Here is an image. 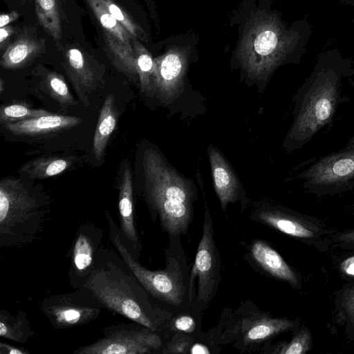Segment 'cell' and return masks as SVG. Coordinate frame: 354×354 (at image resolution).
<instances>
[{
	"label": "cell",
	"instance_id": "27",
	"mask_svg": "<svg viewBox=\"0 0 354 354\" xmlns=\"http://www.w3.org/2000/svg\"><path fill=\"white\" fill-rule=\"evenodd\" d=\"M136 44L137 53L136 66L139 75L140 87L143 93H149L153 90V83L151 76L154 73V64L151 57L141 47Z\"/></svg>",
	"mask_w": 354,
	"mask_h": 354
},
{
	"label": "cell",
	"instance_id": "36",
	"mask_svg": "<svg viewBox=\"0 0 354 354\" xmlns=\"http://www.w3.org/2000/svg\"><path fill=\"white\" fill-rule=\"evenodd\" d=\"M19 17V14L16 11H12L9 13L2 14L0 15V28L8 26V24L16 20Z\"/></svg>",
	"mask_w": 354,
	"mask_h": 354
},
{
	"label": "cell",
	"instance_id": "13",
	"mask_svg": "<svg viewBox=\"0 0 354 354\" xmlns=\"http://www.w3.org/2000/svg\"><path fill=\"white\" fill-rule=\"evenodd\" d=\"M80 118L50 114L10 122L3 125L9 132L19 136H37L60 131L78 125Z\"/></svg>",
	"mask_w": 354,
	"mask_h": 354
},
{
	"label": "cell",
	"instance_id": "21",
	"mask_svg": "<svg viewBox=\"0 0 354 354\" xmlns=\"http://www.w3.org/2000/svg\"><path fill=\"white\" fill-rule=\"evenodd\" d=\"M295 322L287 319L261 317L251 324L248 320L243 322V339L246 343L259 342L272 335L292 328Z\"/></svg>",
	"mask_w": 354,
	"mask_h": 354
},
{
	"label": "cell",
	"instance_id": "34",
	"mask_svg": "<svg viewBox=\"0 0 354 354\" xmlns=\"http://www.w3.org/2000/svg\"><path fill=\"white\" fill-rule=\"evenodd\" d=\"M30 351L23 347L15 346L6 342H0V354H30Z\"/></svg>",
	"mask_w": 354,
	"mask_h": 354
},
{
	"label": "cell",
	"instance_id": "24",
	"mask_svg": "<svg viewBox=\"0 0 354 354\" xmlns=\"http://www.w3.org/2000/svg\"><path fill=\"white\" fill-rule=\"evenodd\" d=\"M44 82L46 90L55 101L65 106L75 104V99L61 75L50 72L46 75Z\"/></svg>",
	"mask_w": 354,
	"mask_h": 354
},
{
	"label": "cell",
	"instance_id": "17",
	"mask_svg": "<svg viewBox=\"0 0 354 354\" xmlns=\"http://www.w3.org/2000/svg\"><path fill=\"white\" fill-rule=\"evenodd\" d=\"M182 68L179 56L171 53L166 55L154 66L153 87L163 99H169L175 95Z\"/></svg>",
	"mask_w": 354,
	"mask_h": 354
},
{
	"label": "cell",
	"instance_id": "10",
	"mask_svg": "<svg viewBox=\"0 0 354 354\" xmlns=\"http://www.w3.org/2000/svg\"><path fill=\"white\" fill-rule=\"evenodd\" d=\"M103 230L92 223L82 224L77 229L67 254L70 259L68 276L73 288H82L86 282L103 247Z\"/></svg>",
	"mask_w": 354,
	"mask_h": 354
},
{
	"label": "cell",
	"instance_id": "28",
	"mask_svg": "<svg viewBox=\"0 0 354 354\" xmlns=\"http://www.w3.org/2000/svg\"><path fill=\"white\" fill-rule=\"evenodd\" d=\"M313 339L310 331L303 326L288 343L279 344L274 353L279 354H304L312 346Z\"/></svg>",
	"mask_w": 354,
	"mask_h": 354
},
{
	"label": "cell",
	"instance_id": "37",
	"mask_svg": "<svg viewBox=\"0 0 354 354\" xmlns=\"http://www.w3.org/2000/svg\"><path fill=\"white\" fill-rule=\"evenodd\" d=\"M341 268L346 274L354 276V256L344 261L341 265Z\"/></svg>",
	"mask_w": 354,
	"mask_h": 354
},
{
	"label": "cell",
	"instance_id": "18",
	"mask_svg": "<svg viewBox=\"0 0 354 354\" xmlns=\"http://www.w3.org/2000/svg\"><path fill=\"white\" fill-rule=\"evenodd\" d=\"M44 47L43 41L30 36H21L7 47L0 64L7 69L20 68L39 55Z\"/></svg>",
	"mask_w": 354,
	"mask_h": 354
},
{
	"label": "cell",
	"instance_id": "23",
	"mask_svg": "<svg viewBox=\"0 0 354 354\" xmlns=\"http://www.w3.org/2000/svg\"><path fill=\"white\" fill-rule=\"evenodd\" d=\"M69 165L70 162L64 158H39L24 164L21 171L30 178L44 179L62 173Z\"/></svg>",
	"mask_w": 354,
	"mask_h": 354
},
{
	"label": "cell",
	"instance_id": "33",
	"mask_svg": "<svg viewBox=\"0 0 354 354\" xmlns=\"http://www.w3.org/2000/svg\"><path fill=\"white\" fill-rule=\"evenodd\" d=\"M174 327L178 330L191 333L195 329L196 324L192 317L183 315L175 320Z\"/></svg>",
	"mask_w": 354,
	"mask_h": 354
},
{
	"label": "cell",
	"instance_id": "3",
	"mask_svg": "<svg viewBox=\"0 0 354 354\" xmlns=\"http://www.w3.org/2000/svg\"><path fill=\"white\" fill-rule=\"evenodd\" d=\"M142 165L147 197L162 227L172 235L185 232L192 214L190 186L154 149L145 151Z\"/></svg>",
	"mask_w": 354,
	"mask_h": 354
},
{
	"label": "cell",
	"instance_id": "32",
	"mask_svg": "<svg viewBox=\"0 0 354 354\" xmlns=\"http://www.w3.org/2000/svg\"><path fill=\"white\" fill-rule=\"evenodd\" d=\"M333 243L341 248L354 251V228L336 232L333 236Z\"/></svg>",
	"mask_w": 354,
	"mask_h": 354
},
{
	"label": "cell",
	"instance_id": "30",
	"mask_svg": "<svg viewBox=\"0 0 354 354\" xmlns=\"http://www.w3.org/2000/svg\"><path fill=\"white\" fill-rule=\"evenodd\" d=\"M278 41L277 33L266 30L257 37L254 44L255 51L261 55H270L276 49Z\"/></svg>",
	"mask_w": 354,
	"mask_h": 354
},
{
	"label": "cell",
	"instance_id": "15",
	"mask_svg": "<svg viewBox=\"0 0 354 354\" xmlns=\"http://www.w3.org/2000/svg\"><path fill=\"white\" fill-rule=\"evenodd\" d=\"M251 252L255 261L270 274L288 282L292 286L300 287L297 274L281 256L267 243L256 241L252 246Z\"/></svg>",
	"mask_w": 354,
	"mask_h": 354
},
{
	"label": "cell",
	"instance_id": "7",
	"mask_svg": "<svg viewBox=\"0 0 354 354\" xmlns=\"http://www.w3.org/2000/svg\"><path fill=\"white\" fill-rule=\"evenodd\" d=\"M161 345L156 330L133 322L104 328L100 339L77 348L73 354H146Z\"/></svg>",
	"mask_w": 354,
	"mask_h": 354
},
{
	"label": "cell",
	"instance_id": "14",
	"mask_svg": "<svg viewBox=\"0 0 354 354\" xmlns=\"http://www.w3.org/2000/svg\"><path fill=\"white\" fill-rule=\"evenodd\" d=\"M209 155L214 188L222 207L234 201L238 195V181L221 153L214 147H209Z\"/></svg>",
	"mask_w": 354,
	"mask_h": 354
},
{
	"label": "cell",
	"instance_id": "2",
	"mask_svg": "<svg viewBox=\"0 0 354 354\" xmlns=\"http://www.w3.org/2000/svg\"><path fill=\"white\" fill-rule=\"evenodd\" d=\"M342 78L334 69L323 68L315 71L299 88L285 141L287 149H301L331 123L342 99Z\"/></svg>",
	"mask_w": 354,
	"mask_h": 354
},
{
	"label": "cell",
	"instance_id": "22",
	"mask_svg": "<svg viewBox=\"0 0 354 354\" xmlns=\"http://www.w3.org/2000/svg\"><path fill=\"white\" fill-rule=\"evenodd\" d=\"M39 23L55 41L62 37V19L57 0H35Z\"/></svg>",
	"mask_w": 354,
	"mask_h": 354
},
{
	"label": "cell",
	"instance_id": "31",
	"mask_svg": "<svg viewBox=\"0 0 354 354\" xmlns=\"http://www.w3.org/2000/svg\"><path fill=\"white\" fill-rule=\"evenodd\" d=\"M190 344L187 336L177 335L167 344L162 351L163 353H184L187 351Z\"/></svg>",
	"mask_w": 354,
	"mask_h": 354
},
{
	"label": "cell",
	"instance_id": "1",
	"mask_svg": "<svg viewBox=\"0 0 354 354\" xmlns=\"http://www.w3.org/2000/svg\"><path fill=\"white\" fill-rule=\"evenodd\" d=\"M83 287L90 290L104 308L156 331L149 292L118 252L102 248Z\"/></svg>",
	"mask_w": 354,
	"mask_h": 354
},
{
	"label": "cell",
	"instance_id": "16",
	"mask_svg": "<svg viewBox=\"0 0 354 354\" xmlns=\"http://www.w3.org/2000/svg\"><path fill=\"white\" fill-rule=\"evenodd\" d=\"M66 71L75 89L83 102L95 84L94 73L84 54L77 48H70L64 55Z\"/></svg>",
	"mask_w": 354,
	"mask_h": 354
},
{
	"label": "cell",
	"instance_id": "26",
	"mask_svg": "<svg viewBox=\"0 0 354 354\" xmlns=\"http://www.w3.org/2000/svg\"><path fill=\"white\" fill-rule=\"evenodd\" d=\"M51 113L44 109H35L23 104H14L3 106L0 111V122L2 125L24 120L48 115Z\"/></svg>",
	"mask_w": 354,
	"mask_h": 354
},
{
	"label": "cell",
	"instance_id": "9",
	"mask_svg": "<svg viewBox=\"0 0 354 354\" xmlns=\"http://www.w3.org/2000/svg\"><path fill=\"white\" fill-rule=\"evenodd\" d=\"M259 217L279 231L297 238L320 252L328 250L336 232L316 218L292 212L263 211Z\"/></svg>",
	"mask_w": 354,
	"mask_h": 354
},
{
	"label": "cell",
	"instance_id": "19",
	"mask_svg": "<svg viewBox=\"0 0 354 354\" xmlns=\"http://www.w3.org/2000/svg\"><path fill=\"white\" fill-rule=\"evenodd\" d=\"M118 117L115 97L113 94H108L100 111L93 137V152L97 160L102 158L109 138L116 127Z\"/></svg>",
	"mask_w": 354,
	"mask_h": 354
},
{
	"label": "cell",
	"instance_id": "8",
	"mask_svg": "<svg viewBox=\"0 0 354 354\" xmlns=\"http://www.w3.org/2000/svg\"><path fill=\"white\" fill-rule=\"evenodd\" d=\"M104 308L86 288L72 292L53 295L45 298L40 309L51 326L57 330L86 325L95 321Z\"/></svg>",
	"mask_w": 354,
	"mask_h": 354
},
{
	"label": "cell",
	"instance_id": "25",
	"mask_svg": "<svg viewBox=\"0 0 354 354\" xmlns=\"http://www.w3.org/2000/svg\"><path fill=\"white\" fill-rule=\"evenodd\" d=\"M336 308L339 321H342L347 331L354 330V284L344 287L337 297Z\"/></svg>",
	"mask_w": 354,
	"mask_h": 354
},
{
	"label": "cell",
	"instance_id": "5",
	"mask_svg": "<svg viewBox=\"0 0 354 354\" xmlns=\"http://www.w3.org/2000/svg\"><path fill=\"white\" fill-rule=\"evenodd\" d=\"M105 217L112 245L145 289L157 299L172 305H180L183 301V275L178 262L175 259L169 257L165 269L148 270L133 257L120 232L119 226L106 209Z\"/></svg>",
	"mask_w": 354,
	"mask_h": 354
},
{
	"label": "cell",
	"instance_id": "11",
	"mask_svg": "<svg viewBox=\"0 0 354 354\" xmlns=\"http://www.w3.org/2000/svg\"><path fill=\"white\" fill-rule=\"evenodd\" d=\"M216 248L214 240L212 221L206 212L203 227V234L198 244L195 263L192 269L189 287L191 299L194 280L198 277V297L208 302L212 295L215 282L217 263Z\"/></svg>",
	"mask_w": 354,
	"mask_h": 354
},
{
	"label": "cell",
	"instance_id": "20",
	"mask_svg": "<svg viewBox=\"0 0 354 354\" xmlns=\"http://www.w3.org/2000/svg\"><path fill=\"white\" fill-rule=\"evenodd\" d=\"M27 315L19 310L10 313L7 310H0V336L15 342L26 344L34 336Z\"/></svg>",
	"mask_w": 354,
	"mask_h": 354
},
{
	"label": "cell",
	"instance_id": "35",
	"mask_svg": "<svg viewBox=\"0 0 354 354\" xmlns=\"http://www.w3.org/2000/svg\"><path fill=\"white\" fill-rule=\"evenodd\" d=\"M15 32V28L10 26H6L0 29V45L1 49H3V46L11 35Z\"/></svg>",
	"mask_w": 354,
	"mask_h": 354
},
{
	"label": "cell",
	"instance_id": "39",
	"mask_svg": "<svg viewBox=\"0 0 354 354\" xmlns=\"http://www.w3.org/2000/svg\"><path fill=\"white\" fill-rule=\"evenodd\" d=\"M3 85H4L3 80L2 78H1V80H0V92H1V93L3 91Z\"/></svg>",
	"mask_w": 354,
	"mask_h": 354
},
{
	"label": "cell",
	"instance_id": "4",
	"mask_svg": "<svg viewBox=\"0 0 354 354\" xmlns=\"http://www.w3.org/2000/svg\"><path fill=\"white\" fill-rule=\"evenodd\" d=\"M47 211L38 198L18 179L0 181V248L32 243L41 232Z\"/></svg>",
	"mask_w": 354,
	"mask_h": 354
},
{
	"label": "cell",
	"instance_id": "6",
	"mask_svg": "<svg viewBox=\"0 0 354 354\" xmlns=\"http://www.w3.org/2000/svg\"><path fill=\"white\" fill-rule=\"evenodd\" d=\"M304 189L317 196L354 189V136L344 147L322 156L297 174Z\"/></svg>",
	"mask_w": 354,
	"mask_h": 354
},
{
	"label": "cell",
	"instance_id": "29",
	"mask_svg": "<svg viewBox=\"0 0 354 354\" xmlns=\"http://www.w3.org/2000/svg\"><path fill=\"white\" fill-rule=\"evenodd\" d=\"M101 5L129 32L133 37L139 36V28L129 15L113 0H98Z\"/></svg>",
	"mask_w": 354,
	"mask_h": 354
},
{
	"label": "cell",
	"instance_id": "12",
	"mask_svg": "<svg viewBox=\"0 0 354 354\" xmlns=\"http://www.w3.org/2000/svg\"><path fill=\"white\" fill-rule=\"evenodd\" d=\"M118 210L120 232L132 254L138 259L142 246L135 224L133 183L128 165L123 169L120 183Z\"/></svg>",
	"mask_w": 354,
	"mask_h": 354
},
{
	"label": "cell",
	"instance_id": "38",
	"mask_svg": "<svg viewBox=\"0 0 354 354\" xmlns=\"http://www.w3.org/2000/svg\"><path fill=\"white\" fill-rule=\"evenodd\" d=\"M189 352L193 354H209V353H210V351H209L208 348H207L204 345L200 344H194L190 349Z\"/></svg>",
	"mask_w": 354,
	"mask_h": 354
}]
</instances>
